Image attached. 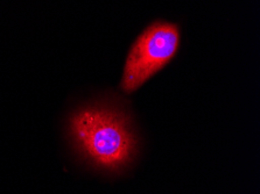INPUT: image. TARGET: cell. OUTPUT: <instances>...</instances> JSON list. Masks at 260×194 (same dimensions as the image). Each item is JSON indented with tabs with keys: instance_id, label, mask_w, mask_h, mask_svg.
I'll use <instances>...</instances> for the list:
<instances>
[{
	"instance_id": "6da1fadb",
	"label": "cell",
	"mask_w": 260,
	"mask_h": 194,
	"mask_svg": "<svg viewBox=\"0 0 260 194\" xmlns=\"http://www.w3.org/2000/svg\"><path fill=\"white\" fill-rule=\"evenodd\" d=\"M69 132L85 161L106 172H120L138 153L131 119L118 106L98 102L75 112Z\"/></svg>"
},
{
	"instance_id": "7a4b0ae2",
	"label": "cell",
	"mask_w": 260,
	"mask_h": 194,
	"mask_svg": "<svg viewBox=\"0 0 260 194\" xmlns=\"http://www.w3.org/2000/svg\"><path fill=\"white\" fill-rule=\"evenodd\" d=\"M180 42L179 28L173 23L155 22L132 46L126 59L120 89L132 93L175 56Z\"/></svg>"
}]
</instances>
